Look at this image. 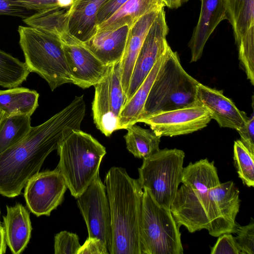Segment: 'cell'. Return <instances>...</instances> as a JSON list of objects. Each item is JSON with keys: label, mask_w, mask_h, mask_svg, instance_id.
<instances>
[{"label": "cell", "mask_w": 254, "mask_h": 254, "mask_svg": "<svg viewBox=\"0 0 254 254\" xmlns=\"http://www.w3.org/2000/svg\"><path fill=\"white\" fill-rule=\"evenodd\" d=\"M32 11L18 5L14 0H0V16H16L24 19L33 14Z\"/></svg>", "instance_id": "836d02e7"}, {"label": "cell", "mask_w": 254, "mask_h": 254, "mask_svg": "<svg viewBox=\"0 0 254 254\" xmlns=\"http://www.w3.org/2000/svg\"><path fill=\"white\" fill-rule=\"evenodd\" d=\"M30 71L25 63L0 49V86L17 87L26 81Z\"/></svg>", "instance_id": "f1b7e54d"}, {"label": "cell", "mask_w": 254, "mask_h": 254, "mask_svg": "<svg viewBox=\"0 0 254 254\" xmlns=\"http://www.w3.org/2000/svg\"><path fill=\"white\" fill-rule=\"evenodd\" d=\"M196 102L207 110L211 119L215 120L221 127L237 130L249 118L231 99L224 95L222 90L210 88L200 83L196 88Z\"/></svg>", "instance_id": "2e32d148"}, {"label": "cell", "mask_w": 254, "mask_h": 254, "mask_svg": "<svg viewBox=\"0 0 254 254\" xmlns=\"http://www.w3.org/2000/svg\"><path fill=\"white\" fill-rule=\"evenodd\" d=\"M124 137L127 148L135 157L144 159L158 151L161 136L151 129L135 124L127 127Z\"/></svg>", "instance_id": "4316f807"}, {"label": "cell", "mask_w": 254, "mask_h": 254, "mask_svg": "<svg viewBox=\"0 0 254 254\" xmlns=\"http://www.w3.org/2000/svg\"><path fill=\"white\" fill-rule=\"evenodd\" d=\"M199 83L185 70L177 52L169 46L139 120L161 112L197 105L196 92Z\"/></svg>", "instance_id": "5b68a950"}, {"label": "cell", "mask_w": 254, "mask_h": 254, "mask_svg": "<svg viewBox=\"0 0 254 254\" xmlns=\"http://www.w3.org/2000/svg\"><path fill=\"white\" fill-rule=\"evenodd\" d=\"M224 2L241 64L251 67L254 64V0H224Z\"/></svg>", "instance_id": "9a60e30c"}, {"label": "cell", "mask_w": 254, "mask_h": 254, "mask_svg": "<svg viewBox=\"0 0 254 254\" xmlns=\"http://www.w3.org/2000/svg\"><path fill=\"white\" fill-rule=\"evenodd\" d=\"M112 228L110 254H141L140 224L143 190L126 169L111 168L104 179Z\"/></svg>", "instance_id": "3957f363"}, {"label": "cell", "mask_w": 254, "mask_h": 254, "mask_svg": "<svg viewBox=\"0 0 254 254\" xmlns=\"http://www.w3.org/2000/svg\"><path fill=\"white\" fill-rule=\"evenodd\" d=\"M127 0H106L100 6L97 15V26L114 14Z\"/></svg>", "instance_id": "8d00e7d4"}, {"label": "cell", "mask_w": 254, "mask_h": 254, "mask_svg": "<svg viewBox=\"0 0 254 254\" xmlns=\"http://www.w3.org/2000/svg\"><path fill=\"white\" fill-rule=\"evenodd\" d=\"M165 6L161 0H127L109 18L97 26L96 32L124 25L130 27L146 13Z\"/></svg>", "instance_id": "603a6c76"}, {"label": "cell", "mask_w": 254, "mask_h": 254, "mask_svg": "<svg viewBox=\"0 0 254 254\" xmlns=\"http://www.w3.org/2000/svg\"><path fill=\"white\" fill-rule=\"evenodd\" d=\"M168 32L165 11L162 7L150 26L137 57L127 93V101L134 94L158 60L166 53L169 46L166 40Z\"/></svg>", "instance_id": "5bb4252c"}, {"label": "cell", "mask_w": 254, "mask_h": 254, "mask_svg": "<svg viewBox=\"0 0 254 254\" xmlns=\"http://www.w3.org/2000/svg\"><path fill=\"white\" fill-rule=\"evenodd\" d=\"M105 243L96 237H88L80 246L77 254H109Z\"/></svg>", "instance_id": "d590c367"}, {"label": "cell", "mask_w": 254, "mask_h": 254, "mask_svg": "<svg viewBox=\"0 0 254 254\" xmlns=\"http://www.w3.org/2000/svg\"><path fill=\"white\" fill-rule=\"evenodd\" d=\"M58 4L61 7H67L70 6L72 0H58Z\"/></svg>", "instance_id": "ab89813d"}, {"label": "cell", "mask_w": 254, "mask_h": 254, "mask_svg": "<svg viewBox=\"0 0 254 254\" xmlns=\"http://www.w3.org/2000/svg\"><path fill=\"white\" fill-rule=\"evenodd\" d=\"M39 94L34 90L15 87L0 90V109L7 116H31L38 107Z\"/></svg>", "instance_id": "d4e9b609"}, {"label": "cell", "mask_w": 254, "mask_h": 254, "mask_svg": "<svg viewBox=\"0 0 254 254\" xmlns=\"http://www.w3.org/2000/svg\"><path fill=\"white\" fill-rule=\"evenodd\" d=\"M201 8L198 22L189 43L190 62L202 56L204 46L218 24L227 19L224 0H200Z\"/></svg>", "instance_id": "e0dca14e"}, {"label": "cell", "mask_w": 254, "mask_h": 254, "mask_svg": "<svg viewBox=\"0 0 254 254\" xmlns=\"http://www.w3.org/2000/svg\"><path fill=\"white\" fill-rule=\"evenodd\" d=\"M233 159L238 176L244 185L254 187V154L240 140L234 142Z\"/></svg>", "instance_id": "f546056e"}, {"label": "cell", "mask_w": 254, "mask_h": 254, "mask_svg": "<svg viewBox=\"0 0 254 254\" xmlns=\"http://www.w3.org/2000/svg\"><path fill=\"white\" fill-rule=\"evenodd\" d=\"M140 224L141 254H183L180 227L169 208L143 189Z\"/></svg>", "instance_id": "52a82bcc"}, {"label": "cell", "mask_w": 254, "mask_h": 254, "mask_svg": "<svg viewBox=\"0 0 254 254\" xmlns=\"http://www.w3.org/2000/svg\"><path fill=\"white\" fill-rule=\"evenodd\" d=\"M211 120L206 108L193 105L154 114L139 120L138 123L148 125L150 129L161 137H172L201 129Z\"/></svg>", "instance_id": "4fadbf2b"}, {"label": "cell", "mask_w": 254, "mask_h": 254, "mask_svg": "<svg viewBox=\"0 0 254 254\" xmlns=\"http://www.w3.org/2000/svg\"><path fill=\"white\" fill-rule=\"evenodd\" d=\"M216 243L211 248V254H241L235 237L231 233H226L218 237Z\"/></svg>", "instance_id": "d6a6232c"}, {"label": "cell", "mask_w": 254, "mask_h": 254, "mask_svg": "<svg viewBox=\"0 0 254 254\" xmlns=\"http://www.w3.org/2000/svg\"><path fill=\"white\" fill-rule=\"evenodd\" d=\"M160 9L146 13L129 27L121 60V82L126 96L137 57L146 34Z\"/></svg>", "instance_id": "ac0fdd59"}, {"label": "cell", "mask_w": 254, "mask_h": 254, "mask_svg": "<svg viewBox=\"0 0 254 254\" xmlns=\"http://www.w3.org/2000/svg\"><path fill=\"white\" fill-rule=\"evenodd\" d=\"M165 54L158 60L134 94L124 105L120 116V129H126L138 123L151 87L163 61Z\"/></svg>", "instance_id": "cb8c5ba5"}, {"label": "cell", "mask_w": 254, "mask_h": 254, "mask_svg": "<svg viewBox=\"0 0 254 254\" xmlns=\"http://www.w3.org/2000/svg\"><path fill=\"white\" fill-rule=\"evenodd\" d=\"M83 95L75 96L63 110L42 124L31 127L19 142L0 154V194L19 195L39 171L47 157L74 130L85 116Z\"/></svg>", "instance_id": "6da1fadb"}, {"label": "cell", "mask_w": 254, "mask_h": 254, "mask_svg": "<svg viewBox=\"0 0 254 254\" xmlns=\"http://www.w3.org/2000/svg\"><path fill=\"white\" fill-rule=\"evenodd\" d=\"M239 133L240 140L254 154V114L252 113L245 124L237 130Z\"/></svg>", "instance_id": "e575fe53"}, {"label": "cell", "mask_w": 254, "mask_h": 254, "mask_svg": "<svg viewBox=\"0 0 254 254\" xmlns=\"http://www.w3.org/2000/svg\"><path fill=\"white\" fill-rule=\"evenodd\" d=\"M6 245L4 228L0 221V254L5 253Z\"/></svg>", "instance_id": "f35d334b"}, {"label": "cell", "mask_w": 254, "mask_h": 254, "mask_svg": "<svg viewBox=\"0 0 254 254\" xmlns=\"http://www.w3.org/2000/svg\"><path fill=\"white\" fill-rule=\"evenodd\" d=\"M24 196L29 210L39 217L50 216L62 202L67 189L65 180L57 167L38 172L25 186Z\"/></svg>", "instance_id": "7c38bea8"}, {"label": "cell", "mask_w": 254, "mask_h": 254, "mask_svg": "<svg viewBox=\"0 0 254 254\" xmlns=\"http://www.w3.org/2000/svg\"><path fill=\"white\" fill-rule=\"evenodd\" d=\"M18 5L30 10L40 11L59 6L58 0H14Z\"/></svg>", "instance_id": "74e56055"}, {"label": "cell", "mask_w": 254, "mask_h": 254, "mask_svg": "<svg viewBox=\"0 0 254 254\" xmlns=\"http://www.w3.org/2000/svg\"><path fill=\"white\" fill-rule=\"evenodd\" d=\"M181 183L170 207L178 226L190 233L205 229L212 236L221 235L219 213L210 193L220 183L214 161L190 162L183 168Z\"/></svg>", "instance_id": "7a4b0ae2"}, {"label": "cell", "mask_w": 254, "mask_h": 254, "mask_svg": "<svg viewBox=\"0 0 254 254\" xmlns=\"http://www.w3.org/2000/svg\"><path fill=\"white\" fill-rule=\"evenodd\" d=\"M68 69L73 84L88 88L102 80L107 75L109 65L97 58L84 44L69 32L61 37Z\"/></svg>", "instance_id": "8fae6325"}, {"label": "cell", "mask_w": 254, "mask_h": 254, "mask_svg": "<svg viewBox=\"0 0 254 254\" xmlns=\"http://www.w3.org/2000/svg\"><path fill=\"white\" fill-rule=\"evenodd\" d=\"M77 204L86 224L88 237H96L112 245L110 209L105 184L99 174L77 198Z\"/></svg>", "instance_id": "30bf717a"}, {"label": "cell", "mask_w": 254, "mask_h": 254, "mask_svg": "<svg viewBox=\"0 0 254 254\" xmlns=\"http://www.w3.org/2000/svg\"><path fill=\"white\" fill-rule=\"evenodd\" d=\"M106 0H72L68 10V29L69 34L85 42L97 31V15Z\"/></svg>", "instance_id": "ffe728a7"}, {"label": "cell", "mask_w": 254, "mask_h": 254, "mask_svg": "<svg viewBox=\"0 0 254 254\" xmlns=\"http://www.w3.org/2000/svg\"><path fill=\"white\" fill-rule=\"evenodd\" d=\"M128 25L97 31L85 46L102 62L110 65L121 60L126 45Z\"/></svg>", "instance_id": "d6986e66"}, {"label": "cell", "mask_w": 254, "mask_h": 254, "mask_svg": "<svg viewBox=\"0 0 254 254\" xmlns=\"http://www.w3.org/2000/svg\"><path fill=\"white\" fill-rule=\"evenodd\" d=\"M94 86V123L102 133L109 137L120 129V114L127 101L121 82V60L110 64L107 75Z\"/></svg>", "instance_id": "9c48e42d"}, {"label": "cell", "mask_w": 254, "mask_h": 254, "mask_svg": "<svg viewBox=\"0 0 254 254\" xmlns=\"http://www.w3.org/2000/svg\"><path fill=\"white\" fill-rule=\"evenodd\" d=\"M54 242L55 254H77L81 246L78 235L66 231L57 233Z\"/></svg>", "instance_id": "4dcf8cb0"}, {"label": "cell", "mask_w": 254, "mask_h": 254, "mask_svg": "<svg viewBox=\"0 0 254 254\" xmlns=\"http://www.w3.org/2000/svg\"><path fill=\"white\" fill-rule=\"evenodd\" d=\"M18 32L30 72L44 79L52 91L65 83H73L59 37L29 26H19Z\"/></svg>", "instance_id": "8992f818"}, {"label": "cell", "mask_w": 254, "mask_h": 254, "mask_svg": "<svg viewBox=\"0 0 254 254\" xmlns=\"http://www.w3.org/2000/svg\"><path fill=\"white\" fill-rule=\"evenodd\" d=\"M185 157L182 150L165 148L143 159L138 180L160 205L170 209L182 182Z\"/></svg>", "instance_id": "ba28073f"}, {"label": "cell", "mask_w": 254, "mask_h": 254, "mask_svg": "<svg viewBox=\"0 0 254 254\" xmlns=\"http://www.w3.org/2000/svg\"><path fill=\"white\" fill-rule=\"evenodd\" d=\"M210 193L219 213L221 235L236 233L239 226L236 221L241 201L239 189L230 181L212 188Z\"/></svg>", "instance_id": "7402d4cb"}, {"label": "cell", "mask_w": 254, "mask_h": 254, "mask_svg": "<svg viewBox=\"0 0 254 254\" xmlns=\"http://www.w3.org/2000/svg\"><path fill=\"white\" fill-rule=\"evenodd\" d=\"M69 6L56 7L37 11L23 19L28 26L60 37L68 32Z\"/></svg>", "instance_id": "484cf974"}, {"label": "cell", "mask_w": 254, "mask_h": 254, "mask_svg": "<svg viewBox=\"0 0 254 254\" xmlns=\"http://www.w3.org/2000/svg\"><path fill=\"white\" fill-rule=\"evenodd\" d=\"M5 116L4 113L0 109V123Z\"/></svg>", "instance_id": "60d3db41"}, {"label": "cell", "mask_w": 254, "mask_h": 254, "mask_svg": "<svg viewBox=\"0 0 254 254\" xmlns=\"http://www.w3.org/2000/svg\"><path fill=\"white\" fill-rule=\"evenodd\" d=\"M235 239L241 254H254V221L245 226H239Z\"/></svg>", "instance_id": "1f68e13d"}, {"label": "cell", "mask_w": 254, "mask_h": 254, "mask_svg": "<svg viewBox=\"0 0 254 254\" xmlns=\"http://www.w3.org/2000/svg\"><path fill=\"white\" fill-rule=\"evenodd\" d=\"M57 168L72 196L77 198L99 175L106 148L90 134L73 130L57 149Z\"/></svg>", "instance_id": "277c9868"}, {"label": "cell", "mask_w": 254, "mask_h": 254, "mask_svg": "<svg viewBox=\"0 0 254 254\" xmlns=\"http://www.w3.org/2000/svg\"><path fill=\"white\" fill-rule=\"evenodd\" d=\"M3 216L6 243L13 254L22 253L27 247L32 230L30 213L22 204L6 206Z\"/></svg>", "instance_id": "44dd1931"}, {"label": "cell", "mask_w": 254, "mask_h": 254, "mask_svg": "<svg viewBox=\"0 0 254 254\" xmlns=\"http://www.w3.org/2000/svg\"><path fill=\"white\" fill-rule=\"evenodd\" d=\"M31 127L30 116H5L0 123V154L21 141Z\"/></svg>", "instance_id": "83f0119b"}]
</instances>
